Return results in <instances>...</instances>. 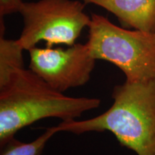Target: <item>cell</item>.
Returning <instances> with one entry per match:
<instances>
[{
	"mask_svg": "<svg viewBox=\"0 0 155 155\" xmlns=\"http://www.w3.org/2000/svg\"><path fill=\"white\" fill-rule=\"evenodd\" d=\"M0 87L3 86L15 72L24 68L23 48L17 40L5 38L4 17H0Z\"/></svg>",
	"mask_w": 155,
	"mask_h": 155,
	"instance_id": "7",
	"label": "cell"
},
{
	"mask_svg": "<svg viewBox=\"0 0 155 155\" xmlns=\"http://www.w3.org/2000/svg\"><path fill=\"white\" fill-rule=\"evenodd\" d=\"M56 133V127L48 128L42 134L29 143L22 142L14 137L1 147L0 155H42L47 142Z\"/></svg>",
	"mask_w": 155,
	"mask_h": 155,
	"instance_id": "8",
	"label": "cell"
},
{
	"mask_svg": "<svg viewBox=\"0 0 155 155\" xmlns=\"http://www.w3.org/2000/svg\"><path fill=\"white\" fill-rule=\"evenodd\" d=\"M23 3L22 0H0V17L19 12Z\"/></svg>",
	"mask_w": 155,
	"mask_h": 155,
	"instance_id": "9",
	"label": "cell"
},
{
	"mask_svg": "<svg viewBox=\"0 0 155 155\" xmlns=\"http://www.w3.org/2000/svg\"><path fill=\"white\" fill-rule=\"evenodd\" d=\"M28 51L30 70L61 93L86 84L96 65L86 43L66 49L35 47Z\"/></svg>",
	"mask_w": 155,
	"mask_h": 155,
	"instance_id": "5",
	"label": "cell"
},
{
	"mask_svg": "<svg viewBox=\"0 0 155 155\" xmlns=\"http://www.w3.org/2000/svg\"><path fill=\"white\" fill-rule=\"evenodd\" d=\"M107 111L84 121H62L56 129L75 134L108 131L137 155H155V80L124 83L112 91Z\"/></svg>",
	"mask_w": 155,
	"mask_h": 155,
	"instance_id": "2",
	"label": "cell"
},
{
	"mask_svg": "<svg viewBox=\"0 0 155 155\" xmlns=\"http://www.w3.org/2000/svg\"><path fill=\"white\" fill-rule=\"evenodd\" d=\"M91 17L86 44L94 59L114 64L128 82L155 80V33L120 28L94 13Z\"/></svg>",
	"mask_w": 155,
	"mask_h": 155,
	"instance_id": "3",
	"label": "cell"
},
{
	"mask_svg": "<svg viewBox=\"0 0 155 155\" xmlns=\"http://www.w3.org/2000/svg\"><path fill=\"white\" fill-rule=\"evenodd\" d=\"M81 0H39L25 2L21 7L24 27L17 42L24 50L41 41L47 48L54 45L72 46L88 28L91 17L85 12Z\"/></svg>",
	"mask_w": 155,
	"mask_h": 155,
	"instance_id": "4",
	"label": "cell"
},
{
	"mask_svg": "<svg viewBox=\"0 0 155 155\" xmlns=\"http://www.w3.org/2000/svg\"><path fill=\"white\" fill-rule=\"evenodd\" d=\"M96 98L65 96L51 88L31 70L20 69L0 87V146L25 127L45 118L70 121L98 108Z\"/></svg>",
	"mask_w": 155,
	"mask_h": 155,
	"instance_id": "1",
	"label": "cell"
},
{
	"mask_svg": "<svg viewBox=\"0 0 155 155\" xmlns=\"http://www.w3.org/2000/svg\"><path fill=\"white\" fill-rule=\"evenodd\" d=\"M115 15L122 27L155 33V0H81Z\"/></svg>",
	"mask_w": 155,
	"mask_h": 155,
	"instance_id": "6",
	"label": "cell"
}]
</instances>
